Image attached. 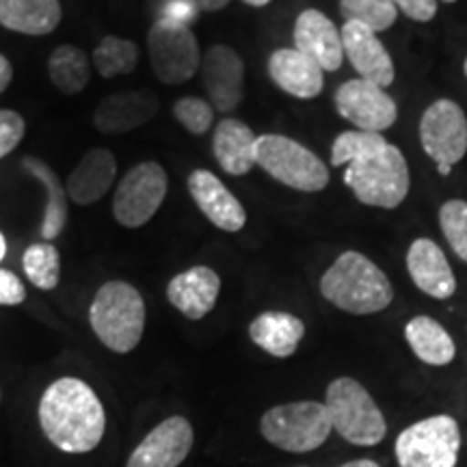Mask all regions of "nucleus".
<instances>
[{
    "instance_id": "f257e3e1",
    "label": "nucleus",
    "mask_w": 467,
    "mask_h": 467,
    "mask_svg": "<svg viewBox=\"0 0 467 467\" xmlns=\"http://www.w3.org/2000/svg\"><path fill=\"white\" fill-rule=\"evenodd\" d=\"M39 424L58 451L85 454L102 441L107 413L89 385L76 377H61L39 400Z\"/></svg>"
},
{
    "instance_id": "f03ea898",
    "label": "nucleus",
    "mask_w": 467,
    "mask_h": 467,
    "mask_svg": "<svg viewBox=\"0 0 467 467\" xmlns=\"http://www.w3.org/2000/svg\"><path fill=\"white\" fill-rule=\"evenodd\" d=\"M320 295L342 312L368 317L392 303L394 288L370 258L359 251H344L320 279Z\"/></svg>"
},
{
    "instance_id": "7ed1b4c3",
    "label": "nucleus",
    "mask_w": 467,
    "mask_h": 467,
    "mask_svg": "<svg viewBox=\"0 0 467 467\" xmlns=\"http://www.w3.org/2000/svg\"><path fill=\"white\" fill-rule=\"evenodd\" d=\"M93 334L113 353H130L145 331V301L132 284L113 279L102 284L89 307Z\"/></svg>"
},
{
    "instance_id": "20e7f679",
    "label": "nucleus",
    "mask_w": 467,
    "mask_h": 467,
    "mask_svg": "<svg viewBox=\"0 0 467 467\" xmlns=\"http://www.w3.org/2000/svg\"><path fill=\"white\" fill-rule=\"evenodd\" d=\"M344 184L355 192L358 202L375 208H399L409 195V165L396 145L353 161L344 171Z\"/></svg>"
},
{
    "instance_id": "39448f33",
    "label": "nucleus",
    "mask_w": 467,
    "mask_h": 467,
    "mask_svg": "<svg viewBox=\"0 0 467 467\" xmlns=\"http://www.w3.org/2000/svg\"><path fill=\"white\" fill-rule=\"evenodd\" d=\"M325 407L337 435L355 446H377L388 435L381 409L364 385L350 377H340L327 388Z\"/></svg>"
},
{
    "instance_id": "423d86ee",
    "label": "nucleus",
    "mask_w": 467,
    "mask_h": 467,
    "mask_svg": "<svg viewBox=\"0 0 467 467\" xmlns=\"http://www.w3.org/2000/svg\"><path fill=\"white\" fill-rule=\"evenodd\" d=\"M255 165L295 191L318 192L329 184L325 162L306 145L284 134H260L255 141Z\"/></svg>"
},
{
    "instance_id": "0eeeda50",
    "label": "nucleus",
    "mask_w": 467,
    "mask_h": 467,
    "mask_svg": "<svg viewBox=\"0 0 467 467\" xmlns=\"http://www.w3.org/2000/svg\"><path fill=\"white\" fill-rule=\"evenodd\" d=\"M260 431L268 443L285 452H312L329 440L334 426L323 402L301 400L268 409Z\"/></svg>"
},
{
    "instance_id": "6e6552de",
    "label": "nucleus",
    "mask_w": 467,
    "mask_h": 467,
    "mask_svg": "<svg viewBox=\"0 0 467 467\" xmlns=\"http://www.w3.org/2000/svg\"><path fill=\"white\" fill-rule=\"evenodd\" d=\"M151 72L162 85H184L202 67V52L189 25L162 16L148 33Z\"/></svg>"
},
{
    "instance_id": "1a4fd4ad",
    "label": "nucleus",
    "mask_w": 467,
    "mask_h": 467,
    "mask_svg": "<svg viewBox=\"0 0 467 467\" xmlns=\"http://www.w3.org/2000/svg\"><path fill=\"white\" fill-rule=\"evenodd\" d=\"M167 189V171L161 162L143 161L134 165L115 189V221L128 230H139V227L148 225L165 202Z\"/></svg>"
},
{
    "instance_id": "9d476101",
    "label": "nucleus",
    "mask_w": 467,
    "mask_h": 467,
    "mask_svg": "<svg viewBox=\"0 0 467 467\" xmlns=\"http://www.w3.org/2000/svg\"><path fill=\"white\" fill-rule=\"evenodd\" d=\"M461 431L451 416H433L407 426L396 440L400 467H454L459 459Z\"/></svg>"
},
{
    "instance_id": "9b49d317",
    "label": "nucleus",
    "mask_w": 467,
    "mask_h": 467,
    "mask_svg": "<svg viewBox=\"0 0 467 467\" xmlns=\"http://www.w3.org/2000/svg\"><path fill=\"white\" fill-rule=\"evenodd\" d=\"M420 141L437 171L448 175L467 154V115L454 100L441 98L424 110L420 119Z\"/></svg>"
},
{
    "instance_id": "f8f14e48",
    "label": "nucleus",
    "mask_w": 467,
    "mask_h": 467,
    "mask_svg": "<svg viewBox=\"0 0 467 467\" xmlns=\"http://www.w3.org/2000/svg\"><path fill=\"white\" fill-rule=\"evenodd\" d=\"M334 102L337 115L366 132L388 130L399 117V107H396L394 98L388 96L381 87L361 78L347 80L337 87Z\"/></svg>"
},
{
    "instance_id": "ddd939ff",
    "label": "nucleus",
    "mask_w": 467,
    "mask_h": 467,
    "mask_svg": "<svg viewBox=\"0 0 467 467\" xmlns=\"http://www.w3.org/2000/svg\"><path fill=\"white\" fill-rule=\"evenodd\" d=\"M202 78L208 100L219 113H234L243 102L244 63L236 50L225 44L210 46L202 57Z\"/></svg>"
},
{
    "instance_id": "4468645a",
    "label": "nucleus",
    "mask_w": 467,
    "mask_h": 467,
    "mask_svg": "<svg viewBox=\"0 0 467 467\" xmlns=\"http://www.w3.org/2000/svg\"><path fill=\"white\" fill-rule=\"evenodd\" d=\"M159 107V98L150 89L113 91L98 102L93 110V126L102 134L132 132L154 119Z\"/></svg>"
},
{
    "instance_id": "2eb2a0df",
    "label": "nucleus",
    "mask_w": 467,
    "mask_h": 467,
    "mask_svg": "<svg viewBox=\"0 0 467 467\" xmlns=\"http://www.w3.org/2000/svg\"><path fill=\"white\" fill-rule=\"evenodd\" d=\"M192 448V426L182 416H171L150 431L134 448L126 467H178Z\"/></svg>"
},
{
    "instance_id": "dca6fc26",
    "label": "nucleus",
    "mask_w": 467,
    "mask_h": 467,
    "mask_svg": "<svg viewBox=\"0 0 467 467\" xmlns=\"http://www.w3.org/2000/svg\"><path fill=\"white\" fill-rule=\"evenodd\" d=\"M340 33L344 55L361 80H368L381 89L394 83V61L377 33H372L364 25H358V22H344Z\"/></svg>"
},
{
    "instance_id": "f3484780",
    "label": "nucleus",
    "mask_w": 467,
    "mask_h": 467,
    "mask_svg": "<svg viewBox=\"0 0 467 467\" xmlns=\"http://www.w3.org/2000/svg\"><path fill=\"white\" fill-rule=\"evenodd\" d=\"M189 192L210 223L223 232H241L247 225V213L238 197L208 169H195L189 175Z\"/></svg>"
},
{
    "instance_id": "a211bd4d",
    "label": "nucleus",
    "mask_w": 467,
    "mask_h": 467,
    "mask_svg": "<svg viewBox=\"0 0 467 467\" xmlns=\"http://www.w3.org/2000/svg\"><path fill=\"white\" fill-rule=\"evenodd\" d=\"M295 48L312 58L323 72H336L344 61L342 33L318 9L301 11L295 22Z\"/></svg>"
},
{
    "instance_id": "6ab92c4d",
    "label": "nucleus",
    "mask_w": 467,
    "mask_h": 467,
    "mask_svg": "<svg viewBox=\"0 0 467 467\" xmlns=\"http://www.w3.org/2000/svg\"><path fill=\"white\" fill-rule=\"evenodd\" d=\"M407 271L411 282L433 299L446 301L457 292V279L451 262L440 244L431 238H418L411 243L407 251Z\"/></svg>"
},
{
    "instance_id": "aec40b11",
    "label": "nucleus",
    "mask_w": 467,
    "mask_h": 467,
    "mask_svg": "<svg viewBox=\"0 0 467 467\" xmlns=\"http://www.w3.org/2000/svg\"><path fill=\"white\" fill-rule=\"evenodd\" d=\"M221 277L210 266H192L178 273L167 285V299L189 320H202L217 306Z\"/></svg>"
},
{
    "instance_id": "412c9836",
    "label": "nucleus",
    "mask_w": 467,
    "mask_h": 467,
    "mask_svg": "<svg viewBox=\"0 0 467 467\" xmlns=\"http://www.w3.org/2000/svg\"><path fill=\"white\" fill-rule=\"evenodd\" d=\"M268 76L296 100H312L325 87V72L296 48H279L268 57Z\"/></svg>"
},
{
    "instance_id": "4be33fe9",
    "label": "nucleus",
    "mask_w": 467,
    "mask_h": 467,
    "mask_svg": "<svg viewBox=\"0 0 467 467\" xmlns=\"http://www.w3.org/2000/svg\"><path fill=\"white\" fill-rule=\"evenodd\" d=\"M117 178V159L107 148H91L67 178V197L78 206H93L110 191Z\"/></svg>"
},
{
    "instance_id": "5701e85b",
    "label": "nucleus",
    "mask_w": 467,
    "mask_h": 467,
    "mask_svg": "<svg viewBox=\"0 0 467 467\" xmlns=\"http://www.w3.org/2000/svg\"><path fill=\"white\" fill-rule=\"evenodd\" d=\"M255 141L258 134L244 121L223 117L214 128L213 154L225 173L241 178L255 167Z\"/></svg>"
},
{
    "instance_id": "b1692460",
    "label": "nucleus",
    "mask_w": 467,
    "mask_h": 467,
    "mask_svg": "<svg viewBox=\"0 0 467 467\" xmlns=\"http://www.w3.org/2000/svg\"><path fill=\"white\" fill-rule=\"evenodd\" d=\"M20 165L31 178L37 180L46 191V203H44V217L42 225H39V234L46 243H52L66 230L69 219V203H67V189L63 186L55 169L42 159L35 156H25Z\"/></svg>"
},
{
    "instance_id": "393cba45",
    "label": "nucleus",
    "mask_w": 467,
    "mask_h": 467,
    "mask_svg": "<svg viewBox=\"0 0 467 467\" xmlns=\"http://www.w3.org/2000/svg\"><path fill=\"white\" fill-rule=\"evenodd\" d=\"M306 336V325L301 318H296L295 314L288 312H271L260 314L258 318H254V323L249 325V337L255 347L266 350L273 358L285 359L290 355L296 353L299 344Z\"/></svg>"
},
{
    "instance_id": "a878e982",
    "label": "nucleus",
    "mask_w": 467,
    "mask_h": 467,
    "mask_svg": "<svg viewBox=\"0 0 467 467\" xmlns=\"http://www.w3.org/2000/svg\"><path fill=\"white\" fill-rule=\"evenodd\" d=\"M63 9L58 0H0V26L42 37L58 26Z\"/></svg>"
},
{
    "instance_id": "bb28decb",
    "label": "nucleus",
    "mask_w": 467,
    "mask_h": 467,
    "mask_svg": "<svg viewBox=\"0 0 467 467\" xmlns=\"http://www.w3.org/2000/svg\"><path fill=\"white\" fill-rule=\"evenodd\" d=\"M405 337L416 358L429 366H446L457 355L451 334L431 317H416L409 320Z\"/></svg>"
},
{
    "instance_id": "cd10ccee",
    "label": "nucleus",
    "mask_w": 467,
    "mask_h": 467,
    "mask_svg": "<svg viewBox=\"0 0 467 467\" xmlns=\"http://www.w3.org/2000/svg\"><path fill=\"white\" fill-rule=\"evenodd\" d=\"M91 61L83 48L74 44H61L48 57V78L63 96H78L91 80Z\"/></svg>"
},
{
    "instance_id": "c85d7f7f",
    "label": "nucleus",
    "mask_w": 467,
    "mask_h": 467,
    "mask_svg": "<svg viewBox=\"0 0 467 467\" xmlns=\"http://www.w3.org/2000/svg\"><path fill=\"white\" fill-rule=\"evenodd\" d=\"M91 66L102 78L132 74L139 66V46L130 39L107 35L91 55Z\"/></svg>"
},
{
    "instance_id": "c756f323",
    "label": "nucleus",
    "mask_w": 467,
    "mask_h": 467,
    "mask_svg": "<svg viewBox=\"0 0 467 467\" xmlns=\"http://www.w3.org/2000/svg\"><path fill=\"white\" fill-rule=\"evenodd\" d=\"M22 268L35 288L55 290L61 282V254L52 243H33L22 255Z\"/></svg>"
},
{
    "instance_id": "7c9ffc66",
    "label": "nucleus",
    "mask_w": 467,
    "mask_h": 467,
    "mask_svg": "<svg viewBox=\"0 0 467 467\" xmlns=\"http://www.w3.org/2000/svg\"><path fill=\"white\" fill-rule=\"evenodd\" d=\"M340 16L344 22H358L379 35L394 26L399 9L392 0H340Z\"/></svg>"
},
{
    "instance_id": "2f4dec72",
    "label": "nucleus",
    "mask_w": 467,
    "mask_h": 467,
    "mask_svg": "<svg viewBox=\"0 0 467 467\" xmlns=\"http://www.w3.org/2000/svg\"><path fill=\"white\" fill-rule=\"evenodd\" d=\"M388 141L381 132H366V130H347L336 139L331 145V165L342 167L350 165L353 161L366 159V156L377 154L388 148Z\"/></svg>"
},
{
    "instance_id": "473e14b6",
    "label": "nucleus",
    "mask_w": 467,
    "mask_h": 467,
    "mask_svg": "<svg viewBox=\"0 0 467 467\" xmlns=\"http://www.w3.org/2000/svg\"><path fill=\"white\" fill-rule=\"evenodd\" d=\"M440 227L451 249L467 262V202L448 200L443 203L440 208Z\"/></svg>"
},
{
    "instance_id": "72a5a7b5",
    "label": "nucleus",
    "mask_w": 467,
    "mask_h": 467,
    "mask_svg": "<svg viewBox=\"0 0 467 467\" xmlns=\"http://www.w3.org/2000/svg\"><path fill=\"white\" fill-rule=\"evenodd\" d=\"M173 117L180 121V126H182L186 132L200 137V134H206L210 128H213L214 109L213 104L203 100V98L186 96L180 98V100L173 104Z\"/></svg>"
},
{
    "instance_id": "f704fd0d",
    "label": "nucleus",
    "mask_w": 467,
    "mask_h": 467,
    "mask_svg": "<svg viewBox=\"0 0 467 467\" xmlns=\"http://www.w3.org/2000/svg\"><path fill=\"white\" fill-rule=\"evenodd\" d=\"M26 134V121L17 110L0 109V161L7 159Z\"/></svg>"
},
{
    "instance_id": "c9c22d12",
    "label": "nucleus",
    "mask_w": 467,
    "mask_h": 467,
    "mask_svg": "<svg viewBox=\"0 0 467 467\" xmlns=\"http://www.w3.org/2000/svg\"><path fill=\"white\" fill-rule=\"evenodd\" d=\"M26 299V288L22 279L9 268L0 266V306H20Z\"/></svg>"
},
{
    "instance_id": "e433bc0d",
    "label": "nucleus",
    "mask_w": 467,
    "mask_h": 467,
    "mask_svg": "<svg viewBox=\"0 0 467 467\" xmlns=\"http://www.w3.org/2000/svg\"><path fill=\"white\" fill-rule=\"evenodd\" d=\"M392 3L409 20L431 22L437 16V0H392Z\"/></svg>"
},
{
    "instance_id": "4c0bfd02",
    "label": "nucleus",
    "mask_w": 467,
    "mask_h": 467,
    "mask_svg": "<svg viewBox=\"0 0 467 467\" xmlns=\"http://www.w3.org/2000/svg\"><path fill=\"white\" fill-rule=\"evenodd\" d=\"M11 80H14V66H11L9 58L0 52V96L9 89Z\"/></svg>"
},
{
    "instance_id": "58836bf2",
    "label": "nucleus",
    "mask_w": 467,
    "mask_h": 467,
    "mask_svg": "<svg viewBox=\"0 0 467 467\" xmlns=\"http://www.w3.org/2000/svg\"><path fill=\"white\" fill-rule=\"evenodd\" d=\"M195 11H206V14H214L230 5V0H186Z\"/></svg>"
},
{
    "instance_id": "ea45409f",
    "label": "nucleus",
    "mask_w": 467,
    "mask_h": 467,
    "mask_svg": "<svg viewBox=\"0 0 467 467\" xmlns=\"http://www.w3.org/2000/svg\"><path fill=\"white\" fill-rule=\"evenodd\" d=\"M340 467H381L377 463V461L372 459H355V461H348V463H344Z\"/></svg>"
},
{
    "instance_id": "a19ab883",
    "label": "nucleus",
    "mask_w": 467,
    "mask_h": 467,
    "mask_svg": "<svg viewBox=\"0 0 467 467\" xmlns=\"http://www.w3.org/2000/svg\"><path fill=\"white\" fill-rule=\"evenodd\" d=\"M244 5H249V7H266L271 0H243Z\"/></svg>"
},
{
    "instance_id": "79ce46f5",
    "label": "nucleus",
    "mask_w": 467,
    "mask_h": 467,
    "mask_svg": "<svg viewBox=\"0 0 467 467\" xmlns=\"http://www.w3.org/2000/svg\"><path fill=\"white\" fill-rule=\"evenodd\" d=\"M5 255H7V241H5L3 232H0V262L5 260Z\"/></svg>"
},
{
    "instance_id": "37998d69",
    "label": "nucleus",
    "mask_w": 467,
    "mask_h": 467,
    "mask_svg": "<svg viewBox=\"0 0 467 467\" xmlns=\"http://www.w3.org/2000/svg\"><path fill=\"white\" fill-rule=\"evenodd\" d=\"M463 72H465V76H467V58H465V63H463Z\"/></svg>"
},
{
    "instance_id": "c03bdc74",
    "label": "nucleus",
    "mask_w": 467,
    "mask_h": 467,
    "mask_svg": "<svg viewBox=\"0 0 467 467\" xmlns=\"http://www.w3.org/2000/svg\"><path fill=\"white\" fill-rule=\"evenodd\" d=\"M443 3H454V0H443Z\"/></svg>"
},
{
    "instance_id": "a18cd8bd",
    "label": "nucleus",
    "mask_w": 467,
    "mask_h": 467,
    "mask_svg": "<svg viewBox=\"0 0 467 467\" xmlns=\"http://www.w3.org/2000/svg\"><path fill=\"white\" fill-rule=\"evenodd\" d=\"M0 396H3V394H0Z\"/></svg>"
}]
</instances>
